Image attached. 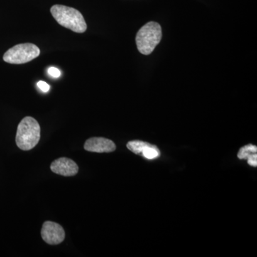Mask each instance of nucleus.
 I'll return each mask as SVG.
<instances>
[{
	"label": "nucleus",
	"instance_id": "1",
	"mask_svg": "<svg viewBox=\"0 0 257 257\" xmlns=\"http://www.w3.org/2000/svg\"><path fill=\"white\" fill-rule=\"evenodd\" d=\"M50 12L61 26L77 33H83L87 30V23L78 10L64 5H55L51 8Z\"/></svg>",
	"mask_w": 257,
	"mask_h": 257
},
{
	"label": "nucleus",
	"instance_id": "2",
	"mask_svg": "<svg viewBox=\"0 0 257 257\" xmlns=\"http://www.w3.org/2000/svg\"><path fill=\"white\" fill-rule=\"evenodd\" d=\"M40 140V126L32 116L24 118L18 125L17 145L20 150L28 151L36 146Z\"/></svg>",
	"mask_w": 257,
	"mask_h": 257
},
{
	"label": "nucleus",
	"instance_id": "3",
	"mask_svg": "<svg viewBox=\"0 0 257 257\" xmlns=\"http://www.w3.org/2000/svg\"><path fill=\"white\" fill-rule=\"evenodd\" d=\"M162 37L160 24L155 22L147 23L137 34L136 44L139 52L143 55H150L160 43Z\"/></svg>",
	"mask_w": 257,
	"mask_h": 257
},
{
	"label": "nucleus",
	"instance_id": "4",
	"mask_svg": "<svg viewBox=\"0 0 257 257\" xmlns=\"http://www.w3.org/2000/svg\"><path fill=\"white\" fill-rule=\"evenodd\" d=\"M40 55V49L34 44H19L5 52L3 60L7 63L21 64L28 63Z\"/></svg>",
	"mask_w": 257,
	"mask_h": 257
},
{
	"label": "nucleus",
	"instance_id": "5",
	"mask_svg": "<svg viewBox=\"0 0 257 257\" xmlns=\"http://www.w3.org/2000/svg\"><path fill=\"white\" fill-rule=\"evenodd\" d=\"M41 235L44 241L51 245L59 244L65 238V232L62 226L52 221H45L44 223Z\"/></svg>",
	"mask_w": 257,
	"mask_h": 257
},
{
	"label": "nucleus",
	"instance_id": "6",
	"mask_svg": "<svg viewBox=\"0 0 257 257\" xmlns=\"http://www.w3.org/2000/svg\"><path fill=\"white\" fill-rule=\"evenodd\" d=\"M50 168L54 173L64 177L76 175L79 171L77 164L73 160L66 157H62L54 161L51 165Z\"/></svg>",
	"mask_w": 257,
	"mask_h": 257
},
{
	"label": "nucleus",
	"instance_id": "7",
	"mask_svg": "<svg viewBox=\"0 0 257 257\" xmlns=\"http://www.w3.org/2000/svg\"><path fill=\"white\" fill-rule=\"evenodd\" d=\"M84 150L88 152L104 153L112 152L116 150V145L110 140L103 138L89 139L84 144Z\"/></svg>",
	"mask_w": 257,
	"mask_h": 257
},
{
	"label": "nucleus",
	"instance_id": "8",
	"mask_svg": "<svg viewBox=\"0 0 257 257\" xmlns=\"http://www.w3.org/2000/svg\"><path fill=\"white\" fill-rule=\"evenodd\" d=\"M152 145L151 144L145 143V142L134 140V141L128 142L126 147L133 153L142 155L144 150H146L147 147H151Z\"/></svg>",
	"mask_w": 257,
	"mask_h": 257
},
{
	"label": "nucleus",
	"instance_id": "9",
	"mask_svg": "<svg viewBox=\"0 0 257 257\" xmlns=\"http://www.w3.org/2000/svg\"><path fill=\"white\" fill-rule=\"evenodd\" d=\"M256 153H257V147L254 145H248L240 149L237 156L240 160H247L250 155Z\"/></svg>",
	"mask_w": 257,
	"mask_h": 257
},
{
	"label": "nucleus",
	"instance_id": "10",
	"mask_svg": "<svg viewBox=\"0 0 257 257\" xmlns=\"http://www.w3.org/2000/svg\"><path fill=\"white\" fill-rule=\"evenodd\" d=\"M142 155L148 160H155L160 157V152L157 146L152 145L151 147H147L146 150H144Z\"/></svg>",
	"mask_w": 257,
	"mask_h": 257
},
{
	"label": "nucleus",
	"instance_id": "11",
	"mask_svg": "<svg viewBox=\"0 0 257 257\" xmlns=\"http://www.w3.org/2000/svg\"><path fill=\"white\" fill-rule=\"evenodd\" d=\"M37 87H39L40 90L45 93L48 92L50 88V85L44 81H40V82H37Z\"/></svg>",
	"mask_w": 257,
	"mask_h": 257
},
{
	"label": "nucleus",
	"instance_id": "12",
	"mask_svg": "<svg viewBox=\"0 0 257 257\" xmlns=\"http://www.w3.org/2000/svg\"><path fill=\"white\" fill-rule=\"evenodd\" d=\"M48 74L52 76V77H55V78H58L61 75L60 71L58 69L56 68V67H50L48 69Z\"/></svg>",
	"mask_w": 257,
	"mask_h": 257
},
{
	"label": "nucleus",
	"instance_id": "13",
	"mask_svg": "<svg viewBox=\"0 0 257 257\" xmlns=\"http://www.w3.org/2000/svg\"><path fill=\"white\" fill-rule=\"evenodd\" d=\"M248 164L251 167H257V155L256 154H251L247 158Z\"/></svg>",
	"mask_w": 257,
	"mask_h": 257
}]
</instances>
